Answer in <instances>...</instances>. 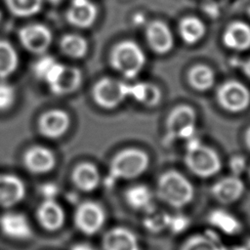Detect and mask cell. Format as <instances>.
<instances>
[{
    "instance_id": "obj_16",
    "label": "cell",
    "mask_w": 250,
    "mask_h": 250,
    "mask_svg": "<svg viewBox=\"0 0 250 250\" xmlns=\"http://www.w3.org/2000/svg\"><path fill=\"white\" fill-rule=\"evenodd\" d=\"M102 246L103 250H140L137 235L123 227L107 230L103 236Z\"/></svg>"
},
{
    "instance_id": "obj_9",
    "label": "cell",
    "mask_w": 250,
    "mask_h": 250,
    "mask_svg": "<svg viewBox=\"0 0 250 250\" xmlns=\"http://www.w3.org/2000/svg\"><path fill=\"white\" fill-rule=\"evenodd\" d=\"M196 114L194 109L186 104L174 107L166 120V130L171 138H188L195 126Z\"/></svg>"
},
{
    "instance_id": "obj_21",
    "label": "cell",
    "mask_w": 250,
    "mask_h": 250,
    "mask_svg": "<svg viewBox=\"0 0 250 250\" xmlns=\"http://www.w3.org/2000/svg\"><path fill=\"white\" fill-rule=\"evenodd\" d=\"M74 186L84 192L95 190L101 183V174L98 167L88 161L77 164L71 174Z\"/></svg>"
},
{
    "instance_id": "obj_8",
    "label": "cell",
    "mask_w": 250,
    "mask_h": 250,
    "mask_svg": "<svg viewBox=\"0 0 250 250\" xmlns=\"http://www.w3.org/2000/svg\"><path fill=\"white\" fill-rule=\"evenodd\" d=\"M106 214L104 207L96 201L80 203L74 213L75 227L86 235L98 233L104 226Z\"/></svg>"
},
{
    "instance_id": "obj_3",
    "label": "cell",
    "mask_w": 250,
    "mask_h": 250,
    "mask_svg": "<svg viewBox=\"0 0 250 250\" xmlns=\"http://www.w3.org/2000/svg\"><path fill=\"white\" fill-rule=\"evenodd\" d=\"M149 166V156L137 147L124 148L111 158L110 175L118 180H134L142 176Z\"/></svg>"
},
{
    "instance_id": "obj_7",
    "label": "cell",
    "mask_w": 250,
    "mask_h": 250,
    "mask_svg": "<svg viewBox=\"0 0 250 250\" xmlns=\"http://www.w3.org/2000/svg\"><path fill=\"white\" fill-rule=\"evenodd\" d=\"M18 37L21 46L27 52L34 55L46 54L53 41L51 29L39 22H32L21 26L19 29Z\"/></svg>"
},
{
    "instance_id": "obj_2",
    "label": "cell",
    "mask_w": 250,
    "mask_h": 250,
    "mask_svg": "<svg viewBox=\"0 0 250 250\" xmlns=\"http://www.w3.org/2000/svg\"><path fill=\"white\" fill-rule=\"evenodd\" d=\"M109 62L112 68L125 78L134 79L143 70L146 59L144 51L136 42L124 40L112 48Z\"/></svg>"
},
{
    "instance_id": "obj_28",
    "label": "cell",
    "mask_w": 250,
    "mask_h": 250,
    "mask_svg": "<svg viewBox=\"0 0 250 250\" xmlns=\"http://www.w3.org/2000/svg\"><path fill=\"white\" fill-rule=\"evenodd\" d=\"M131 95L146 106L152 107L159 104L161 92L159 88L152 83H140L131 87Z\"/></svg>"
},
{
    "instance_id": "obj_33",
    "label": "cell",
    "mask_w": 250,
    "mask_h": 250,
    "mask_svg": "<svg viewBox=\"0 0 250 250\" xmlns=\"http://www.w3.org/2000/svg\"><path fill=\"white\" fill-rule=\"evenodd\" d=\"M39 192L44 199H55L60 192V188L57 184L45 183L40 186Z\"/></svg>"
},
{
    "instance_id": "obj_15",
    "label": "cell",
    "mask_w": 250,
    "mask_h": 250,
    "mask_svg": "<svg viewBox=\"0 0 250 250\" xmlns=\"http://www.w3.org/2000/svg\"><path fill=\"white\" fill-rule=\"evenodd\" d=\"M23 182L12 174H0V206L9 208L20 203L25 196Z\"/></svg>"
},
{
    "instance_id": "obj_37",
    "label": "cell",
    "mask_w": 250,
    "mask_h": 250,
    "mask_svg": "<svg viewBox=\"0 0 250 250\" xmlns=\"http://www.w3.org/2000/svg\"><path fill=\"white\" fill-rule=\"evenodd\" d=\"M244 142L246 145V147L250 150V127L246 130L245 136H244Z\"/></svg>"
},
{
    "instance_id": "obj_6",
    "label": "cell",
    "mask_w": 250,
    "mask_h": 250,
    "mask_svg": "<svg viewBox=\"0 0 250 250\" xmlns=\"http://www.w3.org/2000/svg\"><path fill=\"white\" fill-rule=\"evenodd\" d=\"M217 101L229 112H241L250 104V91L236 80L222 83L217 89Z\"/></svg>"
},
{
    "instance_id": "obj_17",
    "label": "cell",
    "mask_w": 250,
    "mask_h": 250,
    "mask_svg": "<svg viewBox=\"0 0 250 250\" xmlns=\"http://www.w3.org/2000/svg\"><path fill=\"white\" fill-rule=\"evenodd\" d=\"M0 229L2 232L17 240H25L31 237L32 229L27 218L18 212H8L0 218Z\"/></svg>"
},
{
    "instance_id": "obj_39",
    "label": "cell",
    "mask_w": 250,
    "mask_h": 250,
    "mask_svg": "<svg viewBox=\"0 0 250 250\" xmlns=\"http://www.w3.org/2000/svg\"><path fill=\"white\" fill-rule=\"evenodd\" d=\"M1 19H2V13H1V11H0V21H1Z\"/></svg>"
},
{
    "instance_id": "obj_11",
    "label": "cell",
    "mask_w": 250,
    "mask_h": 250,
    "mask_svg": "<svg viewBox=\"0 0 250 250\" xmlns=\"http://www.w3.org/2000/svg\"><path fill=\"white\" fill-rule=\"evenodd\" d=\"M244 191L245 185L243 181L234 175L221 178L211 188L213 198L223 205L235 203L242 197Z\"/></svg>"
},
{
    "instance_id": "obj_4",
    "label": "cell",
    "mask_w": 250,
    "mask_h": 250,
    "mask_svg": "<svg viewBox=\"0 0 250 250\" xmlns=\"http://www.w3.org/2000/svg\"><path fill=\"white\" fill-rule=\"evenodd\" d=\"M185 164L190 173L201 179L214 177L222 169V160L218 152L208 146L196 143L188 147Z\"/></svg>"
},
{
    "instance_id": "obj_20",
    "label": "cell",
    "mask_w": 250,
    "mask_h": 250,
    "mask_svg": "<svg viewBox=\"0 0 250 250\" xmlns=\"http://www.w3.org/2000/svg\"><path fill=\"white\" fill-rule=\"evenodd\" d=\"M224 45L233 51L250 49V25L241 21L229 23L223 34Z\"/></svg>"
},
{
    "instance_id": "obj_35",
    "label": "cell",
    "mask_w": 250,
    "mask_h": 250,
    "mask_svg": "<svg viewBox=\"0 0 250 250\" xmlns=\"http://www.w3.org/2000/svg\"><path fill=\"white\" fill-rule=\"evenodd\" d=\"M70 250H96V249L87 243H77L73 245Z\"/></svg>"
},
{
    "instance_id": "obj_18",
    "label": "cell",
    "mask_w": 250,
    "mask_h": 250,
    "mask_svg": "<svg viewBox=\"0 0 250 250\" xmlns=\"http://www.w3.org/2000/svg\"><path fill=\"white\" fill-rule=\"evenodd\" d=\"M36 216L40 226L49 231L60 229L65 220L62 207L55 199H44L37 208Z\"/></svg>"
},
{
    "instance_id": "obj_5",
    "label": "cell",
    "mask_w": 250,
    "mask_h": 250,
    "mask_svg": "<svg viewBox=\"0 0 250 250\" xmlns=\"http://www.w3.org/2000/svg\"><path fill=\"white\" fill-rule=\"evenodd\" d=\"M130 95L131 86L110 77L101 78L92 88L94 102L104 109L116 108Z\"/></svg>"
},
{
    "instance_id": "obj_12",
    "label": "cell",
    "mask_w": 250,
    "mask_h": 250,
    "mask_svg": "<svg viewBox=\"0 0 250 250\" xmlns=\"http://www.w3.org/2000/svg\"><path fill=\"white\" fill-rule=\"evenodd\" d=\"M98 15V7L91 0H71L65 18L74 27L88 28L95 23Z\"/></svg>"
},
{
    "instance_id": "obj_10",
    "label": "cell",
    "mask_w": 250,
    "mask_h": 250,
    "mask_svg": "<svg viewBox=\"0 0 250 250\" xmlns=\"http://www.w3.org/2000/svg\"><path fill=\"white\" fill-rule=\"evenodd\" d=\"M39 133L48 139L62 137L70 126L68 113L60 108H52L43 112L37 122Z\"/></svg>"
},
{
    "instance_id": "obj_40",
    "label": "cell",
    "mask_w": 250,
    "mask_h": 250,
    "mask_svg": "<svg viewBox=\"0 0 250 250\" xmlns=\"http://www.w3.org/2000/svg\"><path fill=\"white\" fill-rule=\"evenodd\" d=\"M249 178H250V168H249Z\"/></svg>"
},
{
    "instance_id": "obj_25",
    "label": "cell",
    "mask_w": 250,
    "mask_h": 250,
    "mask_svg": "<svg viewBox=\"0 0 250 250\" xmlns=\"http://www.w3.org/2000/svg\"><path fill=\"white\" fill-rule=\"evenodd\" d=\"M20 64L17 50L7 40L0 39V80H6L13 75Z\"/></svg>"
},
{
    "instance_id": "obj_32",
    "label": "cell",
    "mask_w": 250,
    "mask_h": 250,
    "mask_svg": "<svg viewBox=\"0 0 250 250\" xmlns=\"http://www.w3.org/2000/svg\"><path fill=\"white\" fill-rule=\"evenodd\" d=\"M16 101V90L6 80H0V111L12 107Z\"/></svg>"
},
{
    "instance_id": "obj_29",
    "label": "cell",
    "mask_w": 250,
    "mask_h": 250,
    "mask_svg": "<svg viewBox=\"0 0 250 250\" xmlns=\"http://www.w3.org/2000/svg\"><path fill=\"white\" fill-rule=\"evenodd\" d=\"M9 12L18 18H29L38 14L44 0H4Z\"/></svg>"
},
{
    "instance_id": "obj_27",
    "label": "cell",
    "mask_w": 250,
    "mask_h": 250,
    "mask_svg": "<svg viewBox=\"0 0 250 250\" xmlns=\"http://www.w3.org/2000/svg\"><path fill=\"white\" fill-rule=\"evenodd\" d=\"M188 81L194 90L204 92L214 85L215 73L213 69L207 65L196 64L188 70Z\"/></svg>"
},
{
    "instance_id": "obj_22",
    "label": "cell",
    "mask_w": 250,
    "mask_h": 250,
    "mask_svg": "<svg viewBox=\"0 0 250 250\" xmlns=\"http://www.w3.org/2000/svg\"><path fill=\"white\" fill-rule=\"evenodd\" d=\"M124 199L130 208L138 211H147L152 205L153 194L148 187L138 184L129 187L125 190Z\"/></svg>"
},
{
    "instance_id": "obj_1",
    "label": "cell",
    "mask_w": 250,
    "mask_h": 250,
    "mask_svg": "<svg viewBox=\"0 0 250 250\" xmlns=\"http://www.w3.org/2000/svg\"><path fill=\"white\" fill-rule=\"evenodd\" d=\"M157 197L169 207L183 209L191 203L194 188L191 182L176 170L162 173L156 183Z\"/></svg>"
},
{
    "instance_id": "obj_26",
    "label": "cell",
    "mask_w": 250,
    "mask_h": 250,
    "mask_svg": "<svg viewBox=\"0 0 250 250\" xmlns=\"http://www.w3.org/2000/svg\"><path fill=\"white\" fill-rule=\"evenodd\" d=\"M59 48L68 58L82 59L86 56L89 45L83 36L76 33H66L61 38Z\"/></svg>"
},
{
    "instance_id": "obj_14",
    "label": "cell",
    "mask_w": 250,
    "mask_h": 250,
    "mask_svg": "<svg viewBox=\"0 0 250 250\" xmlns=\"http://www.w3.org/2000/svg\"><path fill=\"white\" fill-rule=\"evenodd\" d=\"M23 164L27 171L33 174H45L56 165L54 152L43 146H32L23 154Z\"/></svg>"
},
{
    "instance_id": "obj_23",
    "label": "cell",
    "mask_w": 250,
    "mask_h": 250,
    "mask_svg": "<svg viewBox=\"0 0 250 250\" xmlns=\"http://www.w3.org/2000/svg\"><path fill=\"white\" fill-rule=\"evenodd\" d=\"M63 64L58 62L54 57L43 54L33 63L32 71L36 78L44 81L47 85L53 83L61 73Z\"/></svg>"
},
{
    "instance_id": "obj_19",
    "label": "cell",
    "mask_w": 250,
    "mask_h": 250,
    "mask_svg": "<svg viewBox=\"0 0 250 250\" xmlns=\"http://www.w3.org/2000/svg\"><path fill=\"white\" fill-rule=\"evenodd\" d=\"M83 75L79 68L75 66L64 65L56 78V80L48 85L49 90L56 96H65L75 92L82 84Z\"/></svg>"
},
{
    "instance_id": "obj_24",
    "label": "cell",
    "mask_w": 250,
    "mask_h": 250,
    "mask_svg": "<svg viewBox=\"0 0 250 250\" xmlns=\"http://www.w3.org/2000/svg\"><path fill=\"white\" fill-rule=\"evenodd\" d=\"M179 32L183 41L188 45H194L199 42L206 33L204 22L196 17L188 16L181 20Z\"/></svg>"
},
{
    "instance_id": "obj_30",
    "label": "cell",
    "mask_w": 250,
    "mask_h": 250,
    "mask_svg": "<svg viewBox=\"0 0 250 250\" xmlns=\"http://www.w3.org/2000/svg\"><path fill=\"white\" fill-rule=\"evenodd\" d=\"M210 223L225 233L234 234L240 230V223L231 214L223 210L213 211L209 216Z\"/></svg>"
},
{
    "instance_id": "obj_31",
    "label": "cell",
    "mask_w": 250,
    "mask_h": 250,
    "mask_svg": "<svg viewBox=\"0 0 250 250\" xmlns=\"http://www.w3.org/2000/svg\"><path fill=\"white\" fill-rule=\"evenodd\" d=\"M180 250H222V248L212 238L202 234H195L186 239Z\"/></svg>"
},
{
    "instance_id": "obj_34",
    "label": "cell",
    "mask_w": 250,
    "mask_h": 250,
    "mask_svg": "<svg viewBox=\"0 0 250 250\" xmlns=\"http://www.w3.org/2000/svg\"><path fill=\"white\" fill-rule=\"evenodd\" d=\"M229 168L234 176H238L246 169V160L242 156H233L229 160Z\"/></svg>"
},
{
    "instance_id": "obj_38",
    "label": "cell",
    "mask_w": 250,
    "mask_h": 250,
    "mask_svg": "<svg viewBox=\"0 0 250 250\" xmlns=\"http://www.w3.org/2000/svg\"><path fill=\"white\" fill-rule=\"evenodd\" d=\"M51 4H53V5H59L60 3H62L63 0H48Z\"/></svg>"
},
{
    "instance_id": "obj_36",
    "label": "cell",
    "mask_w": 250,
    "mask_h": 250,
    "mask_svg": "<svg viewBox=\"0 0 250 250\" xmlns=\"http://www.w3.org/2000/svg\"><path fill=\"white\" fill-rule=\"evenodd\" d=\"M242 70L245 73V75L250 79V59H248L242 63Z\"/></svg>"
},
{
    "instance_id": "obj_13",
    "label": "cell",
    "mask_w": 250,
    "mask_h": 250,
    "mask_svg": "<svg viewBox=\"0 0 250 250\" xmlns=\"http://www.w3.org/2000/svg\"><path fill=\"white\" fill-rule=\"evenodd\" d=\"M146 37L150 49L158 55H165L173 49V34L169 26L161 21H152L147 24Z\"/></svg>"
}]
</instances>
